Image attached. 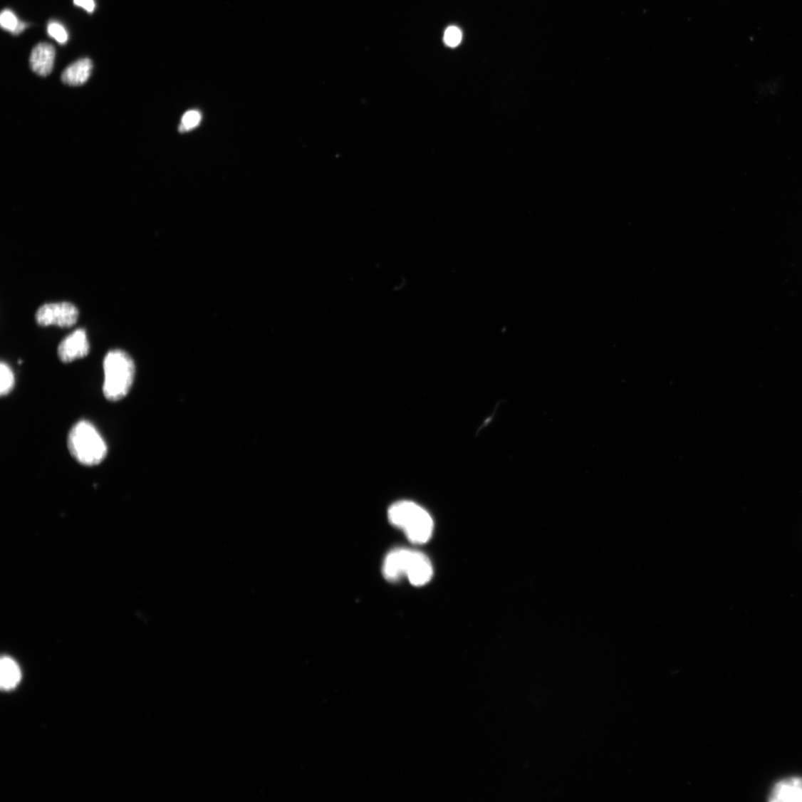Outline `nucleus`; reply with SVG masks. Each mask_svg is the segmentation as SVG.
<instances>
[{"mask_svg":"<svg viewBox=\"0 0 802 802\" xmlns=\"http://www.w3.org/2000/svg\"><path fill=\"white\" fill-rule=\"evenodd\" d=\"M15 378L10 366L2 362L0 365V394L9 395L14 387Z\"/></svg>","mask_w":802,"mask_h":802,"instance_id":"nucleus-11","label":"nucleus"},{"mask_svg":"<svg viewBox=\"0 0 802 802\" xmlns=\"http://www.w3.org/2000/svg\"><path fill=\"white\" fill-rule=\"evenodd\" d=\"M74 4L88 12H93L95 9L94 0H74Z\"/></svg>","mask_w":802,"mask_h":802,"instance_id":"nucleus-16","label":"nucleus"},{"mask_svg":"<svg viewBox=\"0 0 802 802\" xmlns=\"http://www.w3.org/2000/svg\"><path fill=\"white\" fill-rule=\"evenodd\" d=\"M462 39V31L456 26L449 27L444 33V41L449 47H457L461 43Z\"/></svg>","mask_w":802,"mask_h":802,"instance_id":"nucleus-15","label":"nucleus"},{"mask_svg":"<svg viewBox=\"0 0 802 802\" xmlns=\"http://www.w3.org/2000/svg\"><path fill=\"white\" fill-rule=\"evenodd\" d=\"M201 120L200 113L197 110L189 111L182 117L179 130L184 132L194 129L199 125Z\"/></svg>","mask_w":802,"mask_h":802,"instance_id":"nucleus-13","label":"nucleus"},{"mask_svg":"<svg viewBox=\"0 0 802 802\" xmlns=\"http://www.w3.org/2000/svg\"><path fill=\"white\" fill-rule=\"evenodd\" d=\"M0 24L3 28L16 34L23 31L26 26V24L20 22L15 14L8 9L4 10L0 15Z\"/></svg>","mask_w":802,"mask_h":802,"instance_id":"nucleus-12","label":"nucleus"},{"mask_svg":"<svg viewBox=\"0 0 802 802\" xmlns=\"http://www.w3.org/2000/svg\"><path fill=\"white\" fill-rule=\"evenodd\" d=\"M104 381L103 392L110 400L118 401L130 392L135 375V365L125 352H109L103 360Z\"/></svg>","mask_w":802,"mask_h":802,"instance_id":"nucleus-2","label":"nucleus"},{"mask_svg":"<svg viewBox=\"0 0 802 802\" xmlns=\"http://www.w3.org/2000/svg\"><path fill=\"white\" fill-rule=\"evenodd\" d=\"M21 671L16 662L11 657L5 656L0 662V684L2 689L11 690L21 682Z\"/></svg>","mask_w":802,"mask_h":802,"instance_id":"nucleus-10","label":"nucleus"},{"mask_svg":"<svg viewBox=\"0 0 802 802\" xmlns=\"http://www.w3.org/2000/svg\"><path fill=\"white\" fill-rule=\"evenodd\" d=\"M90 345L86 331L78 328L66 337L59 344L58 354L63 363H71L88 355Z\"/></svg>","mask_w":802,"mask_h":802,"instance_id":"nucleus-6","label":"nucleus"},{"mask_svg":"<svg viewBox=\"0 0 802 802\" xmlns=\"http://www.w3.org/2000/svg\"><path fill=\"white\" fill-rule=\"evenodd\" d=\"M404 577L415 586H422L430 581L433 568L428 557L424 553L405 549L402 560Z\"/></svg>","mask_w":802,"mask_h":802,"instance_id":"nucleus-5","label":"nucleus"},{"mask_svg":"<svg viewBox=\"0 0 802 802\" xmlns=\"http://www.w3.org/2000/svg\"><path fill=\"white\" fill-rule=\"evenodd\" d=\"M388 518L391 524L402 530L414 544H425L432 535L434 523L432 517L415 502L401 501L392 504L388 511Z\"/></svg>","mask_w":802,"mask_h":802,"instance_id":"nucleus-1","label":"nucleus"},{"mask_svg":"<svg viewBox=\"0 0 802 802\" xmlns=\"http://www.w3.org/2000/svg\"><path fill=\"white\" fill-rule=\"evenodd\" d=\"M771 802H802V777L790 776L776 781L769 794Z\"/></svg>","mask_w":802,"mask_h":802,"instance_id":"nucleus-7","label":"nucleus"},{"mask_svg":"<svg viewBox=\"0 0 802 802\" xmlns=\"http://www.w3.org/2000/svg\"><path fill=\"white\" fill-rule=\"evenodd\" d=\"M93 67L90 59H80L65 69L61 76L62 81L73 86L83 85L89 80Z\"/></svg>","mask_w":802,"mask_h":802,"instance_id":"nucleus-9","label":"nucleus"},{"mask_svg":"<svg viewBox=\"0 0 802 802\" xmlns=\"http://www.w3.org/2000/svg\"><path fill=\"white\" fill-rule=\"evenodd\" d=\"M67 444L71 455L85 466L99 464L108 455L105 441L90 422H78L68 433Z\"/></svg>","mask_w":802,"mask_h":802,"instance_id":"nucleus-3","label":"nucleus"},{"mask_svg":"<svg viewBox=\"0 0 802 802\" xmlns=\"http://www.w3.org/2000/svg\"><path fill=\"white\" fill-rule=\"evenodd\" d=\"M78 308L71 303L61 302L46 303L38 308L36 320L41 326L51 325L62 328L74 326L78 319Z\"/></svg>","mask_w":802,"mask_h":802,"instance_id":"nucleus-4","label":"nucleus"},{"mask_svg":"<svg viewBox=\"0 0 802 802\" xmlns=\"http://www.w3.org/2000/svg\"><path fill=\"white\" fill-rule=\"evenodd\" d=\"M48 33L51 38H55L59 43H66L68 41V33L64 27L56 22L50 23L48 26Z\"/></svg>","mask_w":802,"mask_h":802,"instance_id":"nucleus-14","label":"nucleus"},{"mask_svg":"<svg viewBox=\"0 0 802 802\" xmlns=\"http://www.w3.org/2000/svg\"><path fill=\"white\" fill-rule=\"evenodd\" d=\"M56 49L47 43H41L33 48L30 57V66L33 73L40 76L48 75L53 69Z\"/></svg>","mask_w":802,"mask_h":802,"instance_id":"nucleus-8","label":"nucleus"}]
</instances>
